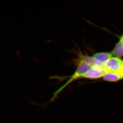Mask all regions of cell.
<instances>
[{
  "label": "cell",
  "instance_id": "obj_1",
  "mask_svg": "<svg viewBox=\"0 0 123 123\" xmlns=\"http://www.w3.org/2000/svg\"><path fill=\"white\" fill-rule=\"evenodd\" d=\"M91 68V67L90 65L83 62H78V65L75 72L70 77V78L65 84L55 92L51 99V101L55 100V98L57 97V95L59 94L69 84L77 79H81L82 76L89 70Z\"/></svg>",
  "mask_w": 123,
  "mask_h": 123
},
{
  "label": "cell",
  "instance_id": "obj_2",
  "mask_svg": "<svg viewBox=\"0 0 123 123\" xmlns=\"http://www.w3.org/2000/svg\"><path fill=\"white\" fill-rule=\"evenodd\" d=\"M103 67L108 73H120L123 68V61L118 57H111L106 62Z\"/></svg>",
  "mask_w": 123,
  "mask_h": 123
},
{
  "label": "cell",
  "instance_id": "obj_3",
  "mask_svg": "<svg viewBox=\"0 0 123 123\" xmlns=\"http://www.w3.org/2000/svg\"><path fill=\"white\" fill-rule=\"evenodd\" d=\"M108 73L107 70L104 68L98 66H94L82 76L81 78L90 79H97L103 77Z\"/></svg>",
  "mask_w": 123,
  "mask_h": 123
},
{
  "label": "cell",
  "instance_id": "obj_4",
  "mask_svg": "<svg viewBox=\"0 0 123 123\" xmlns=\"http://www.w3.org/2000/svg\"><path fill=\"white\" fill-rule=\"evenodd\" d=\"M112 56L111 52H101L96 53L94 55V58L96 61L97 66L103 67L106 62Z\"/></svg>",
  "mask_w": 123,
  "mask_h": 123
},
{
  "label": "cell",
  "instance_id": "obj_5",
  "mask_svg": "<svg viewBox=\"0 0 123 123\" xmlns=\"http://www.w3.org/2000/svg\"><path fill=\"white\" fill-rule=\"evenodd\" d=\"M123 79V76L118 73L108 72L103 77L104 80L110 82H116Z\"/></svg>",
  "mask_w": 123,
  "mask_h": 123
},
{
  "label": "cell",
  "instance_id": "obj_6",
  "mask_svg": "<svg viewBox=\"0 0 123 123\" xmlns=\"http://www.w3.org/2000/svg\"><path fill=\"white\" fill-rule=\"evenodd\" d=\"M78 62L82 61L89 65L91 67L97 66V63L93 56L86 55H79Z\"/></svg>",
  "mask_w": 123,
  "mask_h": 123
},
{
  "label": "cell",
  "instance_id": "obj_7",
  "mask_svg": "<svg viewBox=\"0 0 123 123\" xmlns=\"http://www.w3.org/2000/svg\"><path fill=\"white\" fill-rule=\"evenodd\" d=\"M112 55L117 57H121L123 56V44L120 41L116 44L111 52Z\"/></svg>",
  "mask_w": 123,
  "mask_h": 123
},
{
  "label": "cell",
  "instance_id": "obj_8",
  "mask_svg": "<svg viewBox=\"0 0 123 123\" xmlns=\"http://www.w3.org/2000/svg\"><path fill=\"white\" fill-rule=\"evenodd\" d=\"M120 41H121L122 43H123V36H121V38L120 39Z\"/></svg>",
  "mask_w": 123,
  "mask_h": 123
}]
</instances>
